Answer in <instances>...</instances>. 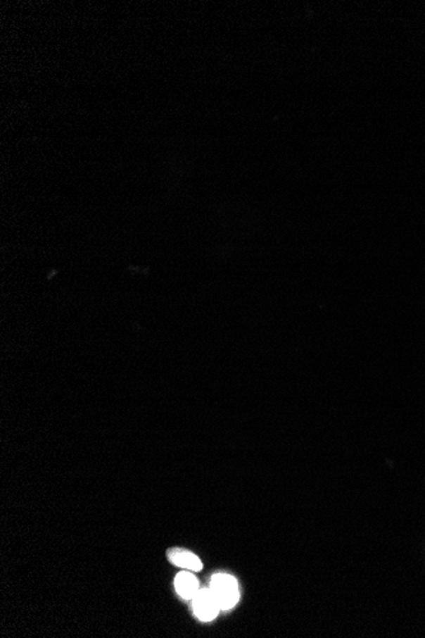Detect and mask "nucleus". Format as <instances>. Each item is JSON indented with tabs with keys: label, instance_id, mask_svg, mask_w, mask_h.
I'll return each instance as SVG.
<instances>
[{
	"label": "nucleus",
	"instance_id": "1",
	"mask_svg": "<svg viewBox=\"0 0 425 638\" xmlns=\"http://www.w3.org/2000/svg\"><path fill=\"white\" fill-rule=\"evenodd\" d=\"M210 590L217 599L222 611H229L239 599V584L227 573H217L210 580Z\"/></svg>",
	"mask_w": 425,
	"mask_h": 638
},
{
	"label": "nucleus",
	"instance_id": "2",
	"mask_svg": "<svg viewBox=\"0 0 425 638\" xmlns=\"http://www.w3.org/2000/svg\"><path fill=\"white\" fill-rule=\"evenodd\" d=\"M193 608L195 615L203 622H210L218 615L220 609L212 590H199L194 596Z\"/></svg>",
	"mask_w": 425,
	"mask_h": 638
},
{
	"label": "nucleus",
	"instance_id": "3",
	"mask_svg": "<svg viewBox=\"0 0 425 638\" xmlns=\"http://www.w3.org/2000/svg\"><path fill=\"white\" fill-rule=\"evenodd\" d=\"M175 587L181 598L193 600L199 592V582L190 572H181L176 576Z\"/></svg>",
	"mask_w": 425,
	"mask_h": 638
},
{
	"label": "nucleus",
	"instance_id": "4",
	"mask_svg": "<svg viewBox=\"0 0 425 638\" xmlns=\"http://www.w3.org/2000/svg\"><path fill=\"white\" fill-rule=\"evenodd\" d=\"M168 557H170V561L172 562L173 565L186 568V570H190V571H200L203 568L201 561L195 554L187 552V551L173 549V551L168 553Z\"/></svg>",
	"mask_w": 425,
	"mask_h": 638
}]
</instances>
